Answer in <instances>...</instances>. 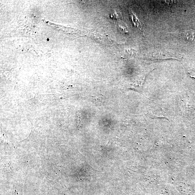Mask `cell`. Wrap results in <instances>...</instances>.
Listing matches in <instances>:
<instances>
[{"label":"cell","instance_id":"1","mask_svg":"<svg viewBox=\"0 0 195 195\" xmlns=\"http://www.w3.org/2000/svg\"><path fill=\"white\" fill-rule=\"evenodd\" d=\"M150 60H164L167 59H178L179 58L174 54L163 52H155L149 54V56Z\"/></svg>","mask_w":195,"mask_h":195},{"label":"cell","instance_id":"2","mask_svg":"<svg viewBox=\"0 0 195 195\" xmlns=\"http://www.w3.org/2000/svg\"><path fill=\"white\" fill-rule=\"evenodd\" d=\"M182 37L187 41H195V31L194 30L186 31L183 33Z\"/></svg>","mask_w":195,"mask_h":195},{"label":"cell","instance_id":"3","mask_svg":"<svg viewBox=\"0 0 195 195\" xmlns=\"http://www.w3.org/2000/svg\"><path fill=\"white\" fill-rule=\"evenodd\" d=\"M130 15L134 25H135V26L137 28H139V29L141 31L143 32V25H142L140 21H139V20L136 17L134 14H133L132 12L130 13Z\"/></svg>","mask_w":195,"mask_h":195},{"label":"cell","instance_id":"4","mask_svg":"<svg viewBox=\"0 0 195 195\" xmlns=\"http://www.w3.org/2000/svg\"><path fill=\"white\" fill-rule=\"evenodd\" d=\"M119 26L126 33L128 32V30L127 26L124 23H120L119 24Z\"/></svg>","mask_w":195,"mask_h":195},{"label":"cell","instance_id":"5","mask_svg":"<svg viewBox=\"0 0 195 195\" xmlns=\"http://www.w3.org/2000/svg\"><path fill=\"white\" fill-rule=\"evenodd\" d=\"M126 52L129 55L132 56H134L136 55V51L133 49H128L126 51Z\"/></svg>","mask_w":195,"mask_h":195},{"label":"cell","instance_id":"6","mask_svg":"<svg viewBox=\"0 0 195 195\" xmlns=\"http://www.w3.org/2000/svg\"><path fill=\"white\" fill-rule=\"evenodd\" d=\"M48 39H47V40H48H48H48Z\"/></svg>","mask_w":195,"mask_h":195}]
</instances>
